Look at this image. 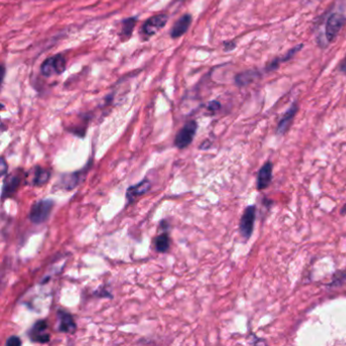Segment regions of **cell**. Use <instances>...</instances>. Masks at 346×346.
Segmentation results:
<instances>
[{
	"label": "cell",
	"mask_w": 346,
	"mask_h": 346,
	"mask_svg": "<svg viewBox=\"0 0 346 346\" xmlns=\"http://www.w3.org/2000/svg\"><path fill=\"white\" fill-rule=\"evenodd\" d=\"M6 346H19L21 345V340L19 339V337L17 336H10L6 342H5Z\"/></svg>",
	"instance_id": "ffe728a7"
},
{
	"label": "cell",
	"mask_w": 346,
	"mask_h": 346,
	"mask_svg": "<svg viewBox=\"0 0 346 346\" xmlns=\"http://www.w3.org/2000/svg\"><path fill=\"white\" fill-rule=\"evenodd\" d=\"M32 172H33L32 183L35 186H41V185L46 184L49 181L50 176H51L49 170L41 168V167H36Z\"/></svg>",
	"instance_id": "2e32d148"
},
{
	"label": "cell",
	"mask_w": 346,
	"mask_h": 346,
	"mask_svg": "<svg viewBox=\"0 0 346 346\" xmlns=\"http://www.w3.org/2000/svg\"><path fill=\"white\" fill-rule=\"evenodd\" d=\"M259 76H260V74H259L258 71H256V70H248V71L239 73L236 76L235 80H236V83L239 86H245V85L255 81Z\"/></svg>",
	"instance_id": "9a60e30c"
},
{
	"label": "cell",
	"mask_w": 346,
	"mask_h": 346,
	"mask_svg": "<svg viewBox=\"0 0 346 346\" xmlns=\"http://www.w3.org/2000/svg\"><path fill=\"white\" fill-rule=\"evenodd\" d=\"M154 243L156 251L159 253H166L170 249V237L167 233L158 236Z\"/></svg>",
	"instance_id": "ac0fdd59"
},
{
	"label": "cell",
	"mask_w": 346,
	"mask_h": 346,
	"mask_svg": "<svg viewBox=\"0 0 346 346\" xmlns=\"http://www.w3.org/2000/svg\"><path fill=\"white\" fill-rule=\"evenodd\" d=\"M6 171H7V166H6L5 160H4V158H1V176L2 177L5 176Z\"/></svg>",
	"instance_id": "603a6c76"
},
{
	"label": "cell",
	"mask_w": 346,
	"mask_h": 346,
	"mask_svg": "<svg viewBox=\"0 0 346 346\" xmlns=\"http://www.w3.org/2000/svg\"><path fill=\"white\" fill-rule=\"evenodd\" d=\"M303 47V45H300V46H297V47H295V48H293L292 50H290L284 56H282V57H280V58H277V59H275V60H273L271 63H269L268 65H267V67H266V71H273V70H275L278 66H279V64L280 63H282V62H285V61H287V60H290L297 52H299L300 51V49Z\"/></svg>",
	"instance_id": "e0dca14e"
},
{
	"label": "cell",
	"mask_w": 346,
	"mask_h": 346,
	"mask_svg": "<svg viewBox=\"0 0 346 346\" xmlns=\"http://www.w3.org/2000/svg\"><path fill=\"white\" fill-rule=\"evenodd\" d=\"M191 22H192V16L190 14H184L174 24L173 28L171 31V37L173 39H177L183 36L188 31Z\"/></svg>",
	"instance_id": "4fadbf2b"
},
{
	"label": "cell",
	"mask_w": 346,
	"mask_h": 346,
	"mask_svg": "<svg viewBox=\"0 0 346 346\" xmlns=\"http://www.w3.org/2000/svg\"><path fill=\"white\" fill-rule=\"evenodd\" d=\"M151 188H152V184H151V182L148 179L142 180L138 184L130 186L126 190V199H127V201L129 203L134 202L137 198H139L140 196H142L146 193H148Z\"/></svg>",
	"instance_id": "ba28073f"
},
{
	"label": "cell",
	"mask_w": 346,
	"mask_h": 346,
	"mask_svg": "<svg viewBox=\"0 0 346 346\" xmlns=\"http://www.w3.org/2000/svg\"><path fill=\"white\" fill-rule=\"evenodd\" d=\"M168 22L167 14H157L150 17L142 25L141 33L146 39H150L154 35H156L159 31H161L166 23Z\"/></svg>",
	"instance_id": "277c9868"
},
{
	"label": "cell",
	"mask_w": 346,
	"mask_h": 346,
	"mask_svg": "<svg viewBox=\"0 0 346 346\" xmlns=\"http://www.w3.org/2000/svg\"><path fill=\"white\" fill-rule=\"evenodd\" d=\"M272 173H273V165L270 162L265 163L260 169L257 176V189L258 190H263L270 185L271 180H272Z\"/></svg>",
	"instance_id": "30bf717a"
},
{
	"label": "cell",
	"mask_w": 346,
	"mask_h": 346,
	"mask_svg": "<svg viewBox=\"0 0 346 346\" xmlns=\"http://www.w3.org/2000/svg\"><path fill=\"white\" fill-rule=\"evenodd\" d=\"M57 317L59 320V325H58V331L62 333H67L71 334L74 333L76 330V324L74 322L73 317L71 314H69L66 311L59 310L57 312Z\"/></svg>",
	"instance_id": "9c48e42d"
},
{
	"label": "cell",
	"mask_w": 346,
	"mask_h": 346,
	"mask_svg": "<svg viewBox=\"0 0 346 346\" xmlns=\"http://www.w3.org/2000/svg\"><path fill=\"white\" fill-rule=\"evenodd\" d=\"M48 324L45 320L37 321L28 331V336L32 341L37 343H48L51 339L48 333Z\"/></svg>",
	"instance_id": "8992f818"
},
{
	"label": "cell",
	"mask_w": 346,
	"mask_h": 346,
	"mask_svg": "<svg viewBox=\"0 0 346 346\" xmlns=\"http://www.w3.org/2000/svg\"><path fill=\"white\" fill-rule=\"evenodd\" d=\"M136 21H137L136 17H130V18H127V19L122 21L121 34H122L123 38H129L131 36Z\"/></svg>",
	"instance_id": "d6986e66"
},
{
	"label": "cell",
	"mask_w": 346,
	"mask_h": 346,
	"mask_svg": "<svg viewBox=\"0 0 346 346\" xmlns=\"http://www.w3.org/2000/svg\"><path fill=\"white\" fill-rule=\"evenodd\" d=\"M88 167H85L84 169L78 171V172H74V173L68 174V175H63L62 177V186L64 189L66 190H72L74 189L84 178L85 172L88 171Z\"/></svg>",
	"instance_id": "8fae6325"
},
{
	"label": "cell",
	"mask_w": 346,
	"mask_h": 346,
	"mask_svg": "<svg viewBox=\"0 0 346 346\" xmlns=\"http://www.w3.org/2000/svg\"><path fill=\"white\" fill-rule=\"evenodd\" d=\"M256 219V208L255 206H248L242 215L240 221V233L245 240L250 239L254 229V223Z\"/></svg>",
	"instance_id": "5b68a950"
},
{
	"label": "cell",
	"mask_w": 346,
	"mask_h": 346,
	"mask_svg": "<svg viewBox=\"0 0 346 346\" xmlns=\"http://www.w3.org/2000/svg\"><path fill=\"white\" fill-rule=\"evenodd\" d=\"M19 184L20 178L18 176L13 175L8 177L2 185V200H4L6 197H10L13 193H15Z\"/></svg>",
	"instance_id": "5bb4252c"
},
{
	"label": "cell",
	"mask_w": 346,
	"mask_h": 346,
	"mask_svg": "<svg viewBox=\"0 0 346 346\" xmlns=\"http://www.w3.org/2000/svg\"><path fill=\"white\" fill-rule=\"evenodd\" d=\"M219 108H220V104H219L218 102H216V101H213V102L209 103V104H208V107H207V109H208L209 111H211V112H215V111H217Z\"/></svg>",
	"instance_id": "44dd1931"
},
{
	"label": "cell",
	"mask_w": 346,
	"mask_h": 346,
	"mask_svg": "<svg viewBox=\"0 0 346 346\" xmlns=\"http://www.w3.org/2000/svg\"><path fill=\"white\" fill-rule=\"evenodd\" d=\"M94 295L99 297V298H109V299H112V295L110 293H108V291H106V290H103L102 293L96 292Z\"/></svg>",
	"instance_id": "7402d4cb"
},
{
	"label": "cell",
	"mask_w": 346,
	"mask_h": 346,
	"mask_svg": "<svg viewBox=\"0 0 346 346\" xmlns=\"http://www.w3.org/2000/svg\"><path fill=\"white\" fill-rule=\"evenodd\" d=\"M345 16L340 13H333L329 16L326 23V37L329 42H332L342 26L345 23Z\"/></svg>",
	"instance_id": "52a82bcc"
},
{
	"label": "cell",
	"mask_w": 346,
	"mask_h": 346,
	"mask_svg": "<svg viewBox=\"0 0 346 346\" xmlns=\"http://www.w3.org/2000/svg\"><path fill=\"white\" fill-rule=\"evenodd\" d=\"M236 47V44L234 42H225L224 43V49L225 51H230Z\"/></svg>",
	"instance_id": "cb8c5ba5"
},
{
	"label": "cell",
	"mask_w": 346,
	"mask_h": 346,
	"mask_svg": "<svg viewBox=\"0 0 346 346\" xmlns=\"http://www.w3.org/2000/svg\"><path fill=\"white\" fill-rule=\"evenodd\" d=\"M341 214H346V204L342 207V210H341Z\"/></svg>",
	"instance_id": "d4e9b609"
},
{
	"label": "cell",
	"mask_w": 346,
	"mask_h": 346,
	"mask_svg": "<svg viewBox=\"0 0 346 346\" xmlns=\"http://www.w3.org/2000/svg\"><path fill=\"white\" fill-rule=\"evenodd\" d=\"M55 202L51 199H43L35 202L30 210L28 218L34 224H42L48 220L54 208Z\"/></svg>",
	"instance_id": "6da1fadb"
},
{
	"label": "cell",
	"mask_w": 346,
	"mask_h": 346,
	"mask_svg": "<svg viewBox=\"0 0 346 346\" xmlns=\"http://www.w3.org/2000/svg\"><path fill=\"white\" fill-rule=\"evenodd\" d=\"M66 69V59L61 54H57L47 58L42 66L41 72L45 76H52V75H59L64 72Z\"/></svg>",
	"instance_id": "7a4b0ae2"
},
{
	"label": "cell",
	"mask_w": 346,
	"mask_h": 346,
	"mask_svg": "<svg viewBox=\"0 0 346 346\" xmlns=\"http://www.w3.org/2000/svg\"><path fill=\"white\" fill-rule=\"evenodd\" d=\"M197 123L195 121H189L187 122L182 129L177 133L176 138H175V147L178 148L179 150H184L188 148L196 134L197 131Z\"/></svg>",
	"instance_id": "3957f363"
},
{
	"label": "cell",
	"mask_w": 346,
	"mask_h": 346,
	"mask_svg": "<svg viewBox=\"0 0 346 346\" xmlns=\"http://www.w3.org/2000/svg\"><path fill=\"white\" fill-rule=\"evenodd\" d=\"M298 110H299L298 104L295 103V104L289 109V111L284 114V116L280 119V121H279V123H278V126H277V134L282 135V134H284V133L289 130V128H290V126H291V124H292V122H293L295 116L297 115Z\"/></svg>",
	"instance_id": "7c38bea8"
}]
</instances>
